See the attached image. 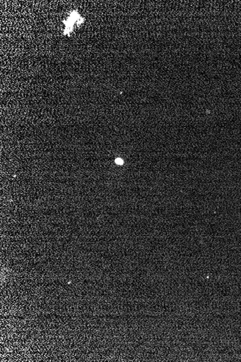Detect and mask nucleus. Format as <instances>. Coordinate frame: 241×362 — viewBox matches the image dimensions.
Masks as SVG:
<instances>
[{
	"label": "nucleus",
	"mask_w": 241,
	"mask_h": 362,
	"mask_svg": "<svg viewBox=\"0 0 241 362\" xmlns=\"http://www.w3.org/2000/svg\"><path fill=\"white\" fill-rule=\"evenodd\" d=\"M116 164H118V165H123L124 161H123V160H122L121 158H118L116 159Z\"/></svg>",
	"instance_id": "obj_1"
}]
</instances>
